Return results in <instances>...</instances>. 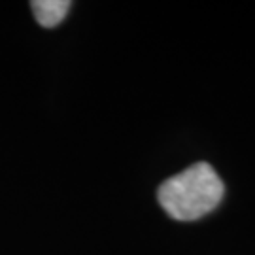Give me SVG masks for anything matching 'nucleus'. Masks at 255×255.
<instances>
[{
  "instance_id": "2",
  "label": "nucleus",
  "mask_w": 255,
  "mask_h": 255,
  "mask_svg": "<svg viewBox=\"0 0 255 255\" xmlns=\"http://www.w3.org/2000/svg\"><path fill=\"white\" fill-rule=\"evenodd\" d=\"M72 2L68 0H34L30 2V8L34 11L36 21L46 28L57 27L68 13Z\"/></svg>"
},
{
  "instance_id": "1",
  "label": "nucleus",
  "mask_w": 255,
  "mask_h": 255,
  "mask_svg": "<svg viewBox=\"0 0 255 255\" xmlns=\"http://www.w3.org/2000/svg\"><path fill=\"white\" fill-rule=\"evenodd\" d=\"M223 195L225 185L208 163H197L168 178L157 193L161 208L180 221H195L208 216L223 201Z\"/></svg>"
}]
</instances>
